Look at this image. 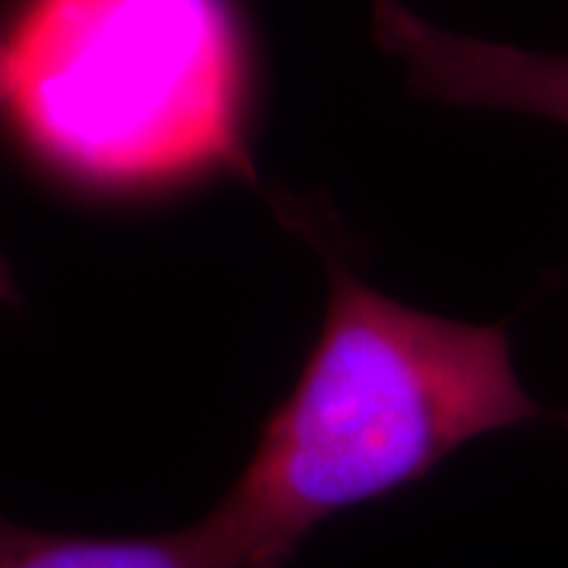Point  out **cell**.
I'll return each instance as SVG.
<instances>
[{
  "instance_id": "5b68a950",
  "label": "cell",
  "mask_w": 568,
  "mask_h": 568,
  "mask_svg": "<svg viewBox=\"0 0 568 568\" xmlns=\"http://www.w3.org/2000/svg\"><path fill=\"white\" fill-rule=\"evenodd\" d=\"M0 67H3V36H0ZM13 297H17L13 278H10V268L3 263V256H0V306L13 304Z\"/></svg>"
},
{
  "instance_id": "277c9868",
  "label": "cell",
  "mask_w": 568,
  "mask_h": 568,
  "mask_svg": "<svg viewBox=\"0 0 568 568\" xmlns=\"http://www.w3.org/2000/svg\"><path fill=\"white\" fill-rule=\"evenodd\" d=\"M0 568H237L219 518L152 537H80L0 518Z\"/></svg>"
},
{
  "instance_id": "7a4b0ae2",
  "label": "cell",
  "mask_w": 568,
  "mask_h": 568,
  "mask_svg": "<svg viewBox=\"0 0 568 568\" xmlns=\"http://www.w3.org/2000/svg\"><path fill=\"white\" fill-rule=\"evenodd\" d=\"M241 70L224 0H29L3 36L0 114L80 181L244 168Z\"/></svg>"
},
{
  "instance_id": "6da1fadb",
  "label": "cell",
  "mask_w": 568,
  "mask_h": 568,
  "mask_svg": "<svg viewBox=\"0 0 568 568\" xmlns=\"http://www.w3.org/2000/svg\"><path fill=\"white\" fill-rule=\"evenodd\" d=\"M534 417L503 325L410 310L332 263V301L304 376L212 515L237 568H282L332 515Z\"/></svg>"
},
{
  "instance_id": "3957f363",
  "label": "cell",
  "mask_w": 568,
  "mask_h": 568,
  "mask_svg": "<svg viewBox=\"0 0 568 568\" xmlns=\"http://www.w3.org/2000/svg\"><path fill=\"white\" fill-rule=\"evenodd\" d=\"M373 36L424 99L568 123V54L462 36L417 17L402 0L376 3Z\"/></svg>"
}]
</instances>
